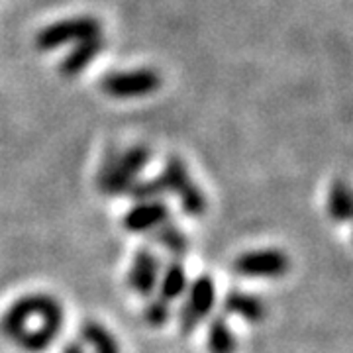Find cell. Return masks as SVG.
I'll use <instances>...</instances> for the list:
<instances>
[{"label":"cell","instance_id":"obj_1","mask_svg":"<svg viewBox=\"0 0 353 353\" xmlns=\"http://www.w3.org/2000/svg\"><path fill=\"white\" fill-rule=\"evenodd\" d=\"M94 36H101V22L90 16H77L43 28L36 36V48L41 51H51Z\"/></svg>","mask_w":353,"mask_h":353},{"label":"cell","instance_id":"obj_2","mask_svg":"<svg viewBox=\"0 0 353 353\" xmlns=\"http://www.w3.org/2000/svg\"><path fill=\"white\" fill-rule=\"evenodd\" d=\"M150 153L145 148H134L124 155H112L106 167L104 173L101 175L102 187L106 190H126L134 185V179L139 171L143 169V165L148 161Z\"/></svg>","mask_w":353,"mask_h":353},{"label":"cell","instance_id":"obj_3","mask_svg":"<svg viewBox=\"0 0 353 353\" xmlns=\"http://www.w3.org/2000/svg\"><path fill=\"white\" fill-rule=\"evenodd\" d=\"M161 85V77L152 69H138L132 73H110L102 79L101 87L114 99H132L152 94Z\"/></svg>","mask_w":353,"mask_h":353},{"label":"cell","instance_id":"obj_4","mask_svg":"<svg viewBox=\"0 0 353 353\" xmlns=\"http://www.w3.org/2000/svg\"><path fill=\"white\" fill-rule=\"evenodd\" d=\"M102 48H104V41H102L101 36L77 41L75 48L69 51L61 61V67H59L61 75L77 77L79 73H83V69L94 61V57L101 53Z\"/></svg>","mask_w":353,"mask_h":353},{"label":"cell","instance_id":"obj_5","mask_svg":"<svg viewBox=\"0 0 353 353\" xmlns=\"http://www.w3.org/2000/svg\"><path fill=\"white\" fill-rule=\"evenodd\" d=\"M350 208V190L343 183H336V187L332 190V210H338L341 214H345Z\"/></svg>","mask_w":353,"mask_h":353}]
</instances>
